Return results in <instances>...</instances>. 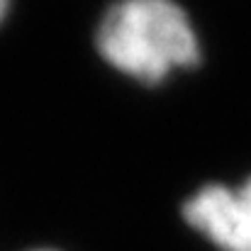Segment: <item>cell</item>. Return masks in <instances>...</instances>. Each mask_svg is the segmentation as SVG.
Masks as SVG:
<instances>
[{"mask_svg":"<svg viewBox=\"0 0 251 251\" xmlns=\"http://www.w3.org/2000/svg\"><path fill=\"white\" fill-rule=\"evenodd\" d=\"M95 47L120 74L147 85L200 61L190 17L176 0H117L102 15Z\"/></svg>","mask_w":251,"mask_h":251,"instance_id":"obj_1","label":"cell"},{"mask_svg":"<svg viewBox=\"0 0 251 251\" xmlns=\"http://www.w3.org/2000/svg\"><path fill=\"white\" fill-rule=\"evenodd\" d=\"M183 220L220 251H251V178L237 188L202 185L185 200Z\"/></svg>","mask_w":251,"mask_h":251,"instance_id":"obj_2","label":"cell"},{"mask_svg":"<svg viewBox=\"0 0 251 251\" xmlns=\"http://www.w3.org/2000/svg\"><path fill=\"white\" fill-rule=\"evenodd\" d=\"M7 10H10V0H0V25H2V20H5Z\"/></svg>","mask_w":251,"mask_h":251,"instance_id":"obj_3","label":"cell"},{"mask_svg":"<svg viewBox=\"0 0 251 251\" xmlns=\"http://www.w3.org/2000/svg\"><path fill=\"white\" fill-rule=\"evenodd\" d=\"M39 251H51V249H39Z\"/></svg>","mask_w":251,"mask_h":251,"instance_id":"obj_4","label":"cell"}]
</instances>
